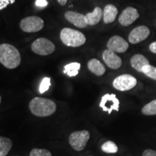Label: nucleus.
<instances>
[{"label": "nucleus", "instance_id": "nucleus-19", "mask_svg": "<svg viewBox=\"0 0 156 156\" xmlns=\"http://www.w3.org/2000/svg\"><path fill=\"white\" fill-rule=\"evenodd\" d=\"M80 69V64L78 62H73L67 64L64 67V73L67 74L69 77H75L78 75Z\"/></svg>", "mask_w": 156, "mask_h": 156}, {"label": "nucleus", "instance_id": "nucleus-1", "mask_svg": "<svg viewBox=\"0 0 156 156\" xmlns=\"http://www.w3.org/2000/svg\"><path fill=\"white\" fill-rule=\"evenodd\" d=\"M0 62L9 69L17 68L20 64L21 56L19 51L12 45H0Z\"/></svg>", "mask_w": 156, "mask_h": 156}, {"label": "nucleus", "instance_id": "nucleus-17", "mask_svg": "<svg viewBox=\"0 0 156 156\" xmlns=\"http://www.w3.org/2000/svg\"><path fill=\"white\" fill-rule=\"evenodd\" d=\"M103 17V11L101 7H96L93 12L87 13L85 15L87 24L90 25H95L98 23Z\"/></svg>", "mask_w": 156, "mask_h": 156}, {"label": "nucleus", "instance_id": "nucleus-9", "mask_svg": "<svg viewBox=\"0 0 156 156\" xmlns=\"http://www.w3.org/2000/svg\"><path fill=\"white\" fill-rule=\"evenodd\" d=\"M151 31L147 26L140 25L134 28L129 35V41L132 44H136L143 41L150 36Z\"/></svg>", "mask_w": 156, "mask_h": 156}, {"label": "nucleus", "instance_id": "nucleus-30", "mask_svg": "<svg viewBox=\"0 0 156 156\" xmlns=\"http://www.w3.org/2000/svg\"><path fill=\"white\" fill-rule=\"evenodd\" d=\"M16 156H17V155H16Z\"/></svg>", "mask_w": 156, "mask_h": 156}, {"label": "nucleus", "instance_id": "nucleus-8", "mask_svg": "<svg viewBox=\"0 0 156 156\" xmlns=\"http://www.w3.org/2000/svg\"><path fill=\"white\" fill-rule=\"evenodd\" d=\"M100 107L104 112H107L109 114L113 111L119 112V101L115 94H106L101 98Z\"/></svg>", "mask_w": 156, "mask_h": 156}, {"label": "nucleus", "instance_id": "nucleus-5", "mask_svg": "<svg viewBox=\"0 0 156 156\" xmlns=\"http://www.w3.org/2000/svg\"><path fill=\"white\" fill-rule=\"evenodd\" d=\"M31 49L38 55L46 56L55 51V45L47 38H39L35 40L31 45Z\"/></svg>", "mask_w": 156, "mask_h": 156}, {"label": "nucleus", "instance_id": "nucleus-11", "mask_svg": "<svg viewBox=\"0 0 156 156\" xmlns=\"http://www.w3.org/2000/svg\"><path fill=\"white\" fill-rule=\"evenodd\" d=\"M139 16L140 15L136 9L132 7H128L122 11V14L119 17V23L124 27L129 26L134 21H136Z\"/></svg>", "mask_w": 156, "mask_h": 156}, {"label": "nucleus", "instance_id": "nucleus-20", "mask_svg": "<svg viewBox=\"0 0 156 156\" xmlns=\"http://www.w3.org/2000/svg\"><path fill=\"white\" fill-rule=\"evenodd\" d=\"M142 113L146 116L156 115V99L146 104L142 108Z\"/></svg>", "mask_w": 156, "mask_h": 156}, {"label": "nucleus", "instance_id": "nucleus-21", "mask_svg": "<svg viewBox=\"0 0 156 156\" xmlns=\"http://www.w3.org/2000/svg\"><path fill=\"white\" fill-rule=\"evenodd\" d=\"M101 150L106 153H116L118 152V147L115 142L112 141H107L101 146Z\"/></svg>", "mask_w": 156, "mask_h": 156}, {"label": "nucleus", "instance_id": "nucleus-14", "mask_svg": "<svg viewBox=\"0 0 156 156\" xmlns=\"http://www.w3.org/2000/svg\"><path fill=\"white\" fill-rule=\"evenodd\" d=\"M130 64L134 69L140 73H142V69L144 67L150 64L147 58L140 54H135L132 56L130 59Z\"/></svg>", "mask_w": 156, "mask_h": 156}, {"label": "nucleus", "instance_id": "nucleus-16", "mask_svg": "<svg viewBox=\"0 0 156 156\" xmlns=\"http://www.w3.org/2000/svg\"><path fill=\"white\" fill-rule=\"evenodd\" d=\"M87 67L91 73L97 76H102L106 73L104 65L96 58H92L87 63Z\"/></svg>", "mask_w": 156, "mask_h": 156}, {"label": "nucleus", "instance_id": "nucleus-13", "mask_svg": "<svg viewBox=\"0 0 156 156\" xmlns=\"http://www.w3.org/2000/svg\"><path fill=\"white\" fill-rule=\"evenodd\" d=\"M66 20L69 23H73L74 25L80 28H84L88 25L87 23L85 15L79 12L73 11H68L64 15Z\"/></svg>", "mask_w": 156, "mask_h": 156}, {"label": "nucleus", "instance_id": "nucleus-12", "mask_svg": "<svg viewBox=\"0 0 156 156\" xmlns=\"http://www.w3.org/2000/svg\"><path fill=\"white\" fill-rule=\"evenodd\" d=\"M103 59L109 68L113 69H117L121 67L122 64V60L116 53L107 48L103 52Z\"/></svg>", "mask_w": 156, "mask_h": 156}, {"label": "nucleus", "instance_id": "nucleus-6", "mask_svg": "<svg viewBox=\"0 0 156 156\" xmlns=\"http://www.w3.org/2000/svg\"><path fill=\"white\" fill-rule=\"evenodd\" d=\"M20 28L26 33H36L44 28V20L37 16H30L23 19L20 23Z\"/></svg>", "mask_w": 156, "mask_h": 156}, {"label": "nucleus", "instance_id": "nucleus-27", "mask_svg": "<svg viewBox=\"0 0 156 156\" xmlns=\"http://www.w3.org/2000/svg\"><path fill=\"white\" fill-rule=\"evenodd\" d=\"M48 2L46 0H36V5L39 7H45L48 5Z\"/></svg>", "mask_w": 156, "mask_h": 156}, {"label": "nucleus", "instance_id": "nucleus-10", "mask_svg": "<svg viewBox=\"0 0 156 156\" xmlns=\"http://www.w3.org/2000/svg\"><path fill=\"white\" fill-rule=\"evenodd\" d=\"M107 48L115 53H124L129 48V44L122 37L114 36L107 43Z\"/></svg>", "mask_w": 156, "mask_h": 156}, {"label": "nucleus", "instance_id": "nucleus-22", "mask_svg": "<svg viewBox=\"0 0 156 156\" xmlns=\"http://www.w3.org/2000/svg\"><path fill=\"white\" fill-rule=\"evenodd\" d=\"M142 73L152 80H156V67L148 64L142 69Z\"/></svg>", "mask_w": 156, "mask_h": 156}, {"label": "nucleus", "instance_id": "nucleus-29", "mask_svg": "<svg viewBox=\"0 0 156 156\" xmlns=\"http://www.w3.org/2000/svg\"><path fill=\"white\" fill-rule=\"evenodd\" d=\"M57 1H58V4H59L60 5L64 6V5H66V3H67V0H57Z\"/></svg>", "mask_w": 156, "mask_h": 156}, {"label": "nucleus", "instance_id": "nucleus-26", "mask_svg": "<svg viewBox=\"0 0 156 156\" xmlns=\"http://www.w3.org/2000/svg\"><path fill=\"white\" fill-rule=\"evenodd\" d=\"M142 156H156V151L151 149H147L143 152Z\"/></svg>", "mask_w": 156, "mask_h": 156}, {"label": "nucleus", "instance_id": "nucleus-24", "mask_svg": "<svg viewBox=\"0 0 156 156\" xmlns=\"http://www.w3.org/2000/svg\"><path fill=\"white\" fill-rule=\"evenodd\" d=\"M30 156H52L49 151L46 149H33L30 153Z\"/></svg>", "mask_w": 156, "mask_h": 156}, {"label": "nucleus", "instance_id": "nucleus-23", "mask_svg": "<svg viewBox=\"0 0 156 156\" xmlns=\"http://www.w3.org/2000/svg\"><path fill=\"white\" fill-rule=\"evenodd\" d=\"M51 86V79L49 77H44L42 80L41 83L40 84V87H39V92L40 93H44L45 92L49 89Z\"/></svg>", "mask_w": 156, "mask_h": 156}, {"label": "nucleus", "instance_id": "nucleus-15", "mask_svg": "<svg viewBox=\"0 0 156 156\" xmlns=\"http://www.w3.org/2000/svg\"><path fill=\"white\" fill-rule=\"evenodd\" d=\"M118 14V9L114 5H107L103 9V22L106 24L112 23L116 20Z\"/></svg>", "mask_w": 156, "mask_h": 156}, {"label": "nucleus", "instance_id": "nucleus-18", "mask_svg": "<svg viewBox=\"0 0 156 156\" xmlns=\"http://www.w3.org/2000/svg\"><path fill=\"white\" fill-rule=\"evenodd\" d=\"M12 146L10 139L5 136L0 137V156H6L8 154Z\"/></svg>", "mask_w": 156, "mask_h": 156}, {"label": "nucleus", "instance_id": "nucleus-25", "mask_svg": "<svg viewBox=\"0 0 156 156\" xmlns=\"http://www.w3.org/2000/svg\"><path fill=\"white\" fill-rule=\"evenodd\" d=\"M15 0H0V10H2L8 6L9 4H13Z\"/></svg>", "mask_w": 156, "mask_h": 156}, {"label": "nucleus", "instance_id": "nucleus-28", "mask_svg": "<svg viewBox=\"0 0 156 156\" xmlns=\"http://www.w3.org/2000/svg\"><path fill=\"white\" fill-rule=\"evenodd\" d=\"M149 49L152 53L156 54V41H154L150 45Z\"/></svg>", "mask_w": 156, "mask_h": 156}, {"label": "nucleus", "instance_id": "nucleus-2", "mask_svg": "<svg viewBox=\"0 0 156 156\" xmlns=\"http://www.w3.org/2000/svg\"><path fill=\"white\" fill-rule=\"evenodd\" d=\"M30 112L38 117H46L55 113L56 105L53 101L44 98L36 97L29 103Z\"/></svg>", "mask_w": 156, "mask_h": 156}, {"label": "nucleus", "instance_id": "nucleus-3", "mask_svg": "<svg viewBox=\"0 0 156 156\" xmlns=\"http://www.w3.org/2000/svg\"><path fill=\"white\" fill-rule=\"evenodd\" d=\"M62 43L70 47H79L86 41V38L83 33L69 28H64L60 33Z\"/></svg>", "mask_w": 156, "mask_h": 156}, {"label": "nucleus", "instance_id": "nucleus-7", "mask_svg": "<svg viewBox=\"0 0 156 156\" xmlns=\"http://www.w3.org/2000/svg\"><path fill=\"white\" fill-rule=\"evenodd\" d=\"M137 81L134 76L128 74L122 75L113 81V86L115 89L120 91L129 90L136 86Z\"/></svg>", "mask_w": 156, "mask_h": 156}, {"label": "nucleus", "instance_id": "nucleus-4", "mask_svg": "<svg viewBox=\"0 0 156 156\" xmlns=\"http://www.w3.org/2000/svg\"><path fill=\"white\" fill-rule=\"evenodd\" d=\"M90 136V134L87 130L74 132L69 136V143L75 151H81L86 146Z\"/></svg>", "mask_w": 156, "mask_h": 156}]
</instances>
